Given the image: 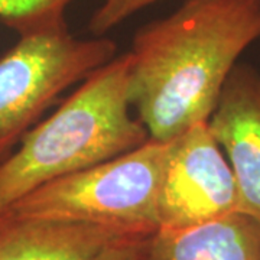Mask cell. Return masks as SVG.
<instances>
[{
    "mask_svg": "<svg viewBox=\"0 0 260 260\" xmlns=\"http://www.w3.org/2000/svg\"><path fill=\"white\" fill-rule=\"evenodd\" d=\"M135 234L109 225L22 218L8 211L0 221V260H93Z\"/></svg>",
    "mask_w": 260,
    "mask_h": 260,
    "instance_id": "obj_7",
    "label": "cell"
},
{
    "mask_svg": "<svg viewBox=\"0 0 260 260\" xmlns=\"http://www.w3.org/2000/svg\"><path fill=\"white\" fill-rule=\"evenodd\" d=\"M150 236H129L120 239L104 249L93 260H140Z\"/></svg>",
    "mask_w": 260,
    "mask_h": 260,
    "instance_id": "obj_11",
    "label": "cell"
},
{
    "mask_svg": "<svg viewBox=\"0 0 260 260\" xmlns=\"http://www.w3.org/2000/svg\"><path fill=\"white\" fill-rule=\"evenodd\" d=\"M239 213V189L208 121L169 140L158 200L159 229H184Z\"/></svg>",
    "mask_w": 260,
    "mask_h": 260,
    "instance_id": "obj_5",
    "label": "cell"
},
{
    "mask_svg": "<svg viewBox=\"0 0 260 260\" xmlns=\"http://www.w3.org/2000/svg\"><path fill=\"white\" fill-rule=\"evenodd\" d=\"M156 2L159 0H103L90 19L88 30L94 37H104L121 22Z\"/></svg>",
    "mask_w": 260,
    "mask_h": 260,
    "instance_id": "obj_10",
    "label": "cell"
},
{
    "mask_svg": "<svg viewBox=\"0 0 260 260\" xmlns=\"http://www.w3.org/2000/svg\"><path fill=\"white\" fill-rule=\"evenodd\" d=\"M112 39L75 38L65 19L19 32L0 56V165L71 85L116 55Z\"/></svg>",
    "mask_w": 260,
    "mask_h": 260,
    "instance_id": "obj_4",
    "label": "cell"
},
{
    "mask_svg": "<svg viewBox=\"0 0 260 260\" xmlns=\"http://www.w3.org/2000/svg\"><path fill=\"white\" fill-rule=\"evenodd\" d=\"M239 189V213L260 224V73L237 64L208 119Z\"/></svg>",
    "mask_w": 260,
    "mask_h": 260,
    "instance_id": "obj_6",
    "label": "cell"
},
{
    "mask_svg": "<svg viewBox=\"0 0 260 260\" xmlns=\"http://www.w3.org/2000/svg\"><path fill=\"white\" fill-rule=\"evenodd\" d=\"M140 260H260V224L233 213L192 227L158 229Z\"/></svg>",
    "mask_w": 260,
    "mask_h": 260,
    "instance_id": "obj_8",
    "label": "cell"
},
{
    "mask_svg": "<svg viewBox=\"0 0 260 260\" xmlns=\"http://www.w3.org/2000/svg\"><path fill=\"white\" fill-rule=\"evenodd\" d=\"M168 150L169 142L149 139L117 158L38 186L9 211L22 218L102 224L150 236L159 229Z\"/></svg>",
    "mask_w": 260,
    "mask_h": 260,
    "instance_id": "obj_3",
    "label": "cell"
},
{
    "mask_svg": "<svg viewBox=\"0 0 260 260\" xmlns=\"http://www.w3.org/2000/svg\"><path fill=\"white\" fill-rule=\"evenodd\" d=\"M260 38V0H185L135 34L129 99L150 139L208 121L232 70Z\"/></svg>",
    "mask_w": 260,
    "mask_h": 260,
    "instance_id": "obj_1",
    "label": "cell"
},
{
    "mask_svg": "<svg viewBox=\"0 0 260 260\" xmlns=\"http://www.w3.org/2000/svg\"><path fill=\"white\" fill-rule=\"evenodd\" d=\"M8 211H9V207H0V221L8 215Z\"/></svg>",
    "mask_w": 260,
    "mask_h": 260,
    "instance_id": "obj_12",
    "label": "cell"
},
{
    "mask_svg": "<svg viewBox=\"0 0 260 260\" xmlns=\"http://www.w3.org/2000/svg\"><path fill=\"white\" fill-rule=\"evenodd\" d=\"M74 0H0V20L22 32L48 22L65 18V10Z\"/></svg>",
    "mask_w": 260,
    "mask_h": 260,
    "instance_id": "obj_9",
    "label": "cell"
},
{
    "mask_svg": "<svg viewBox=\"0 0 260 260\" xmlns=\"http://www.w3.org/2000/svg\"><path fill=\"white\" fill-rule=\"evenodd\" d=\"M129 54L97 68L0 165V207L52 179L117 158L150 136L130 114Z\"/></svg>",
    "mask_w": 260,
    "mask_h": 260,
    "instance_id": "obj_2",
    "label": "cell"
}]
</instances>
